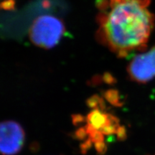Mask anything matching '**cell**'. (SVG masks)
I'll list each match as a JSON object with an SVG mask.
<instances>
[{
  "instance_id": "obj_1",
  "label": "cell",
  "mask_w": 155,
  "mask_h": 155,
  "mask_svg": "<svg viewBox=\"0 0 155 155\" xmlns=\"http://www.w3.org/2000/svg\"><path fill=\"white\" fill-rule=\"evenodd\" d=\"M150 3L151 0H98V41L121 58L144 50L154 26Z\"/></svg>"
},
{
  "instance_id": "obj_2",
  "label": "cell",
  "mask_w": 155,
  "mask_h": 155,
  "mask_svg": "<svg viewBox=\"0 0 155 155\" xmlns=\"http://www.w3.org/2000/svg\"><path fill=\"white\" fill-rule=\"evenodd\" d=\"M65 25L57 17L43 15L35 19L29 30V38L35 45L51 49L57 45L65 33Z\"/></svg>"
},
{
  "instance_id": "obj_3",
  "label": "cell",
  "mask_w": 155,
  "mask_h": 155,
  "mask_svg": "<svg viewBox=\"0 0 155 155\" xmlns=\"http://www.w3.org/2000/svg\"><path fill=\"white\" fill-rule=\"evenodd\" d=\"M127 72L131 79L145 83L155 78V46L146 52L136 55L129 63Z\"/></svg>"
},
{
  "instance_id": "obj_4",
  "label": "cell",
  "mask_w": 155,
  "mask_h": 155,
  "mask_svg": "<svg viewBox=\"0 0 155 155\" xmlns=\"http://www.w3.org/2000/svg\"><path fill=\"white\" fill-rule=\"evenodd\" d=\"M0 149L3 155H15L22 150L25 142V132L20 124L14 121L1 124Z\"/></svg>"
},
{
  "instance_id": "obj_5",
  "label": "cell",
  "mask_w": 155,
  "mask_h": 155,
  "mask_svg": "<svg viewBox=\"0 0 155 155\" xmlns=\"http://www.w3.org/2000/svg\"><path fill=\"white\" fill-rule=\"evenodd\" d=\"M2 8L5 10H11L15 7L14 0H5L2 2Z\"/></svg>"
}]
</instances>
